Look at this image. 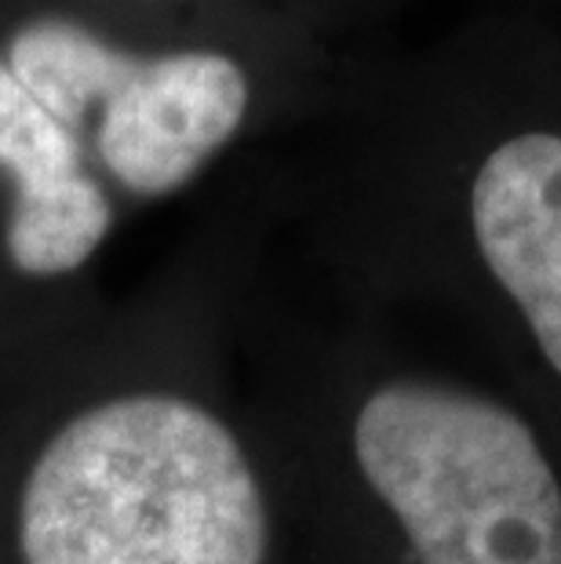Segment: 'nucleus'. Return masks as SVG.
<instances>
[{
  "mask_svg": "<svg viewBox=\"0 0 561 564\" xmlns=\"http://www.w3.org/2000/svg\"><path fill=\"white\" fill-rule=\"evenodd\" d=\"M19 543L26 564H262L267 510L216 415L136 393L77 415L41 452Z\"/></svg>",
  "mask_w": 561,
  "mask_h": 564,
  "instance_id": "1",
  "label": "nucleus"
},
{
  "mask_svg": "<svg viewBox=\"0 0 561 564\" xmlns=\"http://www.w3.org/2000/svg\"><path fill=\"white\" fill-rule=\"evenodd\" d=\"M0 58L80 139L103 186L139 200L194 183L252 106L223 44L91 0H0Z\"/></svg>",
  "mask_w": 561,
  "mask_h": 564,
  "instance_id": "2",
  "label": "nucleus"
},
{
  "mask_svg": "<svg viewBox=\"0 0 561 564\" xmlns=\"http://www.w3.org/2000/svg\"><path fill=\"white\" fill-rule=\"evenodd\" d=\"M354 452L420 564H561L558 477L507 408L390 382L357 412Z\"/></svg>",
  "mask_w": 561,
  "mask_h": 564,
  "instance_id": "3",
  "label": "nucleus"
},
{
  "mask_svg": "<svg viewBox=\"0 0 561 564\" xmlns=\"http://www.w3.org/2000/svg\"><path fill=\"white\" fill-rule=\"evenodd\" d=\"M0 172L15 186L0 245L26 278L80 270L114 230V197L69 128L0 58Z\"/></svg>",
  "mask_w": 561,
  "mask_h": 564,
  "instance_id": "4",
  "label": "nucleus"
},
{
  "mask_svg": "<svg viewBox=\"0 0 561 564\" xmlns=\"http://www.w3.org/2000/svg\"><path fill=\"white\" fill-rule=\"evenodd\" d=\"M471 223L493 278L561 371V135L529 131L488 153L471 186Z\"/></svg>",
  "mask_w": 561,
  "mask_h": 564,
  "instance_id": "5",
  "label": "nucleus"
}]
</instances>
